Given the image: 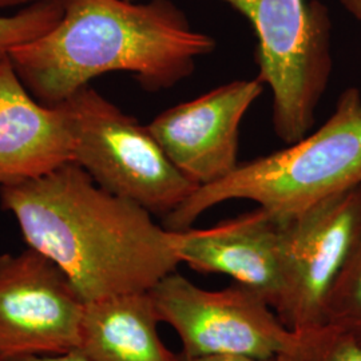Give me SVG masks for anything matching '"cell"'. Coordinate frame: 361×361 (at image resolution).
<instances>
[{
    "instance_id": "obj_2",
    "label": "cell",
    "mask_w": 361,
    "mask_h": 361,
    "mask_svg": "<svg viewBox=\"0 0 361 361\" xmlns=\"http://www.w3.org/2000/svg\"><path fill=\"white\" fill-rule=\"evenodd\" d=\"M216 40L194 30L171 0H65L61 20L10 52L31 95L58 106L109 73H129L143 89H170L190 77Z\"/></svg>"
},
{
    "instance_id": "obj_16",
    "label": "cell",
    "mask_w": 361,
    "mask_h": 361,
    "mask_svg": "<svg viewBox=\"0 0 361 361\" xmlns=\"http://www.w3.org/2000/svg\"><path fill=\"white\" fill-rule=\"evenodd\" d=\"M180 361H281L277 359H258L240 355H207V356H183L180 353Z\"/></svg>"
},
{
    "instance_id": "obj_5",
    "label": "cell",
    "mask_w": 361,
    "mask_h": 361,
    "mask_svg": "<svg viewBox=\"0 0 361 361\" xmlns=\"http://www.w3.org/2000/svg\"><path fill=\"white\" fill-rule=\"evenodd\" d=\"M73 161L109 193L164 219L198 186L173 165L154 135L90 85L62 104Z\"/></svg>"
},
{
    "instance_id": "obj_12",
    "label": "cell",
    "mask_w": 361,
    "mask_h": 361,
    "mask_svg": "<svg viewBox=\"0 0 361 361\" xmlns=\"http://www.w3.org/2000/svg\"><path fill=\"white\" fill-rule=\"evenodd\" d=\"M150 292L86 302L78 350L89 361H180L162 341Z\"/></svg>"
},
{
    "instance_id": "obj_17",
    "label": "cell",
    "mask_w": 361,
    "mask_h": 361,
    "mask_svg": "<svg viewBox=\"0 0 361 361\" xmlns=\"http://www.w3.org/2000/svg\"><path fill=\"white\" fill-rule=\"evenodd\" d=\"M13 361H89L78 349L61 353V355H51V356H30Z\"/></svg>"
},
{
    "instance_id": "obj_19",
    "label": "cell",
    "mask_w": 361,
    "mask_h": 361,
    "mask_svg": "<svg viewBox=\"0 0 361 361\" xmlns=\"http://www.w3.org/2000/svg\"><path fill=\"white\" fill-rule=\"evenodd\" d=\"M49 1V0H0V8H7V7H16V6H34L38 3Z\"/></svg>"
},
{
    "instance_id": "obj_3",
    "label": "cell",
    "mask_w": 361,
    "mask_h": 361,
    "mask_svg": "<svg viewBox=\"0 0 361 361\" xmlns=\"http://www.w3.org/2000/svg\"><path fill=\"white\" fill-rule=\"evenodd\" d=\"M361 183V92L343 91L319 129L283 150L258 157L228 177L200 186L164 219L169 231L192 228L212 207L245 200L288 219Z\"/></svg>"
},
{
    "instance_id": "obj_15",
    "label": "cell",
    "mask_w": 361,
    "mask_h": 361,
    "mask_svg": "<svg viewBox=\"0 0 361 361\" xmlns=\"http://www.w3.org/2000/svg\"><path fill=\"white\" fill-rule=\"evenodd\" d=\"M65 10V0H49L28 6L20 13L0 16V61L13 49L44 35L55 26Z\"/></svg>"
},
{
    "instance_id": "obj_14",
    "label": "cell",
    "mask_w": 361,
    "mask_h": 361,
    "mask_svg": "<svg viewBox=\"0 0 361 361\" xmlns=\"http://www.w3.org/2000/svg\"><path fill=\"white\" fill-rule=\"evenodd\" d=\"M281 361H361V343L332 325L295 331Z\"/></svg>"
},
{
    "instance_id": "obj_10",
    "label": "cell",
    "mask_w": 361,
    "mask_h": 361,
    "mask_svg": "<svg viewBox=\"0 0 361 361\" xmlns=\"http://www.w3.org/2000/svg\"><path fill=\"white\" fill-rule=\"evenodd\" d=\"M170 233L180 264L198 273L226 276L280 312L286 289L285 219L257 207L210 228Z\"/></svg>"
},
{
    "instance_id": "obj_1",
    "label": "cell",
    "mask_w": 361,
    "mask_h": 361,
    "mask_svg": "<svg viewBox=\"0 0 361 361\" xmlns=\"http://www.w3.org/2000/svg\"><path fill=\"white\" fill-rule=\"evenodd\" d=\"M0 202L28 247L51 259L85 302L149 292L180 265L169 229L75 162L0 189Z\"/></svg>"
},
{
    "instance_id": "obj_7",
    "label": "cell",
    "mask_w": 361,
    "mask_h": 361,
    "mask_svg": "<svg viewBox=\"0 0 361 361\" xmlns=\"http://www.w3.org/2000/svg\"><path fill=\"white\" fill-rule=\"evenodd\" d=\"M86 302L63 271L32 247L0 256V361L78 348Z\"/></svg>"
},
{
    "instance_id": "obj_8",
    "label": "cell",
    "mask_w": 361,
    "mask_h": 361,
    "mask_svg": "<svg viewBox=\"0 0 361 361\" xmlns=\"http://www.w3.org/2000/svg\"><path fill=\"white\" fill-rule=\"evenodd\" d=\"M361 232V183L285 219L286 289L280 317L292 331L324 324L332 288Z\"/></svg>"
},
{
    "instance_id": "obj_13",
    "label": "cell",
    "mask_w": 361,
    "mask_h": 361,
    "mask_svg": "<svg viewBox=\"0 0 361 361\" xmlns=\"http://www.w3.org/2000/svg\"><path fill=\"white\" fill-rule=\"evenodd\" d=\"M324 324L335 326L361 343V232L332 288Z\"/></svg>"
},
{
    "instance_id": "obj_20",
    "label": "cell",
    "mask_w": 361,
    "mask_h": 361,
    "mask_svg": "<svg viewBox=\"0 0 361 361\" xmlns=\"http://www.w3.org/2000/svg\"><path fill=\"white\" fill-rule=\"evenodd\" d=\"M130 1H135V0H130Z\"/></svg>"
},
{
    "instance_id": "obj_18",
    "label": "cell",
    "mask_w": 361,
    "mask_h": 361,
    "mask_svg": "<svg viewBox=\"0 0 361 361\" xmlns=\"http://www.w3.org/2000/svg\"><path fill=\"white\" fill-rule=\"evenodd\" d=\"M344 8L361 22V0H340Z\"/></svg>"
},
{
    "instance_id": "obj_11",
    "label": "cell",
    "mask_w": 361,
    "mask_h": 361,
    "mask_svg": "<svg viewBox=\"0 0 361 361\" xmlns=\"http://www.w3.org/2000/svg\"><path fill=\"white\" fill-rule=\"evenodd\" d=\"M71 161V131L62 107L40 104L10 56L0 61V189L43 177Z\"/></svg>"
},
{
    "instance_id": "obj_4",
    "label": "cell",
    "mask_w": 361,
    "mask_h": 361,
    "mask_svg": "<svg viewBox=\"0 0 361 361\" xmlns=\"http://www.w3.org/2000/svg\"><path fill=\"white\" fill-rule=\"evenodd\" d=\"M241 13L257 38V78L271 87L273 128L297 142L314 125L332 73L331 19L317 0H219Z\"/></svg>"
},
{
    "instance_id": "obj_6",
    "label": "cell",
    "mask_w": 361,
    "mask_h": 361,
    "mask_svg": "<svg viewBox=\"0 0 361 361\" xmlns=\"http://www.w3.org/2000/svg\"><path fill=\"white\" fill-rule=\"evenodd\" d=\"M149 292L161 323L178 336L183 356L277 359L295 336L264 297L234 281L207 289L174 271Z\"/></svg>"
},
{
    "instance_id": "obj_9",
    "label": "cell",
    "mask_w": 361,
    "mask_h": 361,
    "mask_svg": "<svg viewBox=\"0 0 361 361\" xmlns=\"http://www.w3.org/2000/svg\"><path fill=\"white\" fill-rule=\"evenodd\" d=\"M262 91L258 78L233 80L159 113L147 128L183 176L207 186L238 166L241 122Z\"/></svg>"
}]
</instances>
